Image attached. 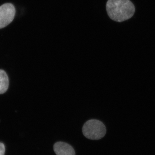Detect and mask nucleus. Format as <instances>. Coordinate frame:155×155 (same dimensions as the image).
Here are the masks:
<instances>
[{
	"label": "nucleus",
	"mask_w": 155,
	"mask_h": 155,
	"mask_svg": "<svg viewBox=\"0 0 155 155\" xmlns=\"http://www.w3.org/2000/svg\"><path fill=\"white\" fill-rule=\"evenodd\" d=\"M106 9L109 17L117 22H122L133 17L135 8L130 0H108Z\"/></svg>",
	"instance_id": "obj_1"
},
{
	"label": "nucleus",
	"mask_w": 155,
	"mask_h": 155,
	"mask_svg": "<svg viewBox=\"0 0 155 155\" xmlns=\"http://www.w3.org/2000/svg\"><path fill=\"white\" fill-rule=\"evenodd\" d=\"M105 125L101 121L92 119L87 121L82 127V133L86 138L97 140L103 138L106 134Z\"/></svg>",
	"instance_id": "obj_2"
},
{
	"label": "nucleus",
	"mask_w": 155,
	"mask_h": 155,
	"mask_svg": "<svg viewBox=\"0 0 155 155\" xmlns=\"http://www.w3.org/2000/svg\"><path fill=\"white\" fill-rule=\"evenodd\" d=\"M16 9L11 3H6L0 6V29L8 26L15 17Z\"/></svg>",
	"instance_id": "obj_3"
},
{
	"label": "nucleus",
	"mask_w": 155,
	"mask_h": 155,
	"mask_svg": "<svg viewBox=\"0 0 155 155\" xmlns=\"http://www.w3.org/2000/svg\"><path fill=\"white\" fill-rule=\"evenodd\" d=\"M54 150L57 155H75L72 147L63 142L56 143L54 146Z\"/></svg>",
	"instance_id": "obj_4"
},
{
	"label": "nucleus",
	"mask_w": 155,
	"mask_h": 155,
	"mask_svg": "<svg viewBox=\"0 0 155 155\" xmlns=\"http://www.w3.org/2000/svg\"><path fill=\"white\" fill-rule=\"evenodd\" d=\"M9 86V79L8 75L3 70L0 69V94L5 93Z\"/></svg>",
	"instance_id": "obj_5"
},
{
	"label": "nucleus",
	"mask_w": 155,
	"mask_h": 155,
	"mask_svg": "<svg viewBox=\"0 0 155 155\" xmlns=\"http://www.w3.org/2000/svg\"><path fill=\"white\" fill-rule=\"evenodd\" d=\"M5 148L2 143H0V155H5Z\"/></svg>",
	"instance_id": "obj_6"
}]
</instances>
